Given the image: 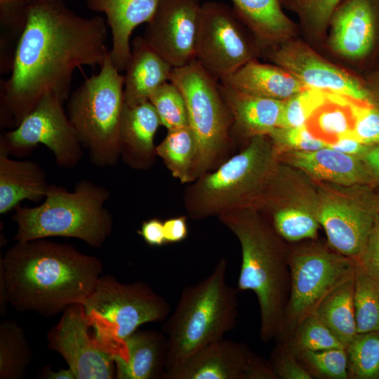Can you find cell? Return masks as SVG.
<instances>
[{"label": "cell", "instance_id": "1", "mask_svg": "<svg viewBox=\"0 0 379 379\" xmlns=\"http://www.w3.org/2000/svg\"><path fill=\"white\" fill-rule=\"evenodd\" d=\"M106 39L100 16H80L63 1L34 0L11 74L1 82V127H17L48 93L62 102L68 100L75 69L103 64L109 54Z\"/></svg>", "mask_w": 379, "mask_h": 379}, {"label": "cell", "instance_id": "2", "mask_svg": "<svg viewBox=\"0 0 379 379\" xmlns=\"http://www.w3.org/2000/svg\"><path fill=\"white\" fill-rule=\"evenodd\" d=\"M102 262L68 244L15 241L0 259V311L54 316L88 300L102 274Z\"/></svg>", "mask_w": 379, "mask_h": 379}, {"label": "cell", "instance_id": "3", "mask_svg": "<svg viewBox=\"0 0 379 379\" xmlns=\"http://www.w3.org/2000/svg\"><path fill=\"white\" fill-rule=\"evenodd\" d=\"M218 218L240 244L237 288L255 293L260 313V336L268 343L280 331L290 295L289 248L255 207L235 210Z\"/></svg>", "mask_w": 379, "mask_h": 379}, {"label": "cell", "instance_id": "4", "mask_svg": "<svg viewBox=\"0 0 379 379\" xmlns=\"http://www.w3.org/2000/svg\"><path fill=\"white\" fill-rule=\"evenodd\" d=\"M227 269L221 258L206 278L182 290L164 325L166 372L235 327L239 303L237 291L227 283Z\"/></svg>", "mask_w": 379, "mask_h": 379}, {"label": "cell", "instance_id": "5", "mask_svg": "<svg viewBox=\"0 0 379 379\" xmlns=\"http://www.w3.org/2000/svg\"><path fill=\"white\" fill-rule=\"evenodd\" d=\"M109 197L107 188L87 180L78 182L72 192L50 184L40 205H18L14 209V240L68 237L100 248L113 227L112 215L105 206Z\"/></svg>", "mask_w": 379, "mask_h": 379}, {"label": "cell", "instance_id": "6", "mask_svg": "<svg viewBox=\"0 0 379 379\" xmlns=\"http://www.w3.org/2000/svg\"><path fill=\"white\" fill-rule=\"evenodd\" d=\"M280 161L267 135L250 138L246 147L207 172L185 194L188 215L194 220L220 215L254 206L273 176Z\"/></svg>", "mask_w": 379, "mask_h": 379}, {"label": "cell", "instance_id": "7", "mask_svg": "<svg viewBox=\"0 0 379 379\" xmlns=\"http://www.w3.org/2000/svg\"><path fill=\"white\" fill-rule=\"evenodd\" d=\"M100 67L69 95L67 114L91 163L106 168L115 166L120 158L124 76L109 54Z\"/></svg>", "mask_w": 379, "mask_h": 379}, {"label": "cell", "instance_id": "8", "mask_svg": "<svg viewBox=\"0 0 379 379\" xmlns=\"http://www.w3.org/2000/svg\"><path fill=\"white\" fill-rule=\"evenodd\" d=\"M84 305L94 338L112 356L121 352L140 326L165 321L171 312L168 301L147 284H124L109 274H102Z\"/></svg>", "mask_w": 379, "mask_h": 379}, {"label": "cell", "instance_id": "9", "mask_svg": "<svg viewBox=\"0 0 379 379\" xmlns=\"http://www.w3.org/2000/svg\"><path fill=\"white\" fill-rule=\"evenodd\" d=\"M170 81L183 95L189 126L197 142L194 181L211 171L228 148L233 119L220 92L219 81L197 60L173 68Z\"/></svg>", "mask_w": 379, "mask_h": 379}, {"label": "cell", "instance_id": "10", "mask_svg": "<svg viewBox=\"0 0 379 379\" xmlns=\"http://www.w3.org/2000/svg\"><path fill=\"white\" fill-rule=\"evenodd\" d=\"M291 288L278 343L287 340L298 324L322 301L355 274L357 262L329 245L310 242L288 249Z\"/></svg>", "mask_w": 379, "mask_h": 379}, {"label": "cell", "instance_id": "11", "mask_svg": "<svg viewBox=\"0 0 379 379\" xmlns=\"http://www.w3.org/2000/svg\"><path fill=\"white\" fill-rule=\"evenodd\" d=\"M314 182L319 191V222L328 244L357 262L379 215L378 189L372 185Z\"/></svg>", "mask_w": 379, "mask_h": 379}, {"label": "cell", "instance_id": "12", "mask_svg": "<svg viewBox=\"0 0 379 379\" xmlns=\"http://www.w3.org/2000/svg\"><path fill=\"white\" fill-rule=\"evenodd\" d=\"M317 183L305 173L280 161L263 194L253 206L284 240L314 239L319 222Z\"/></svg>", "mask_w": 379, "mask_h": 379}, {"label": "cell", "instance_id": "13", "mask_svg": "<svg viewBox=\"0 0 379 379\" xmlns=\"http://www.w3.org/2000/svg\"><path fill=\"white\" fill-rule=\"evenodd\" d=\"M62 104L53 93L45 94L17 127L1 134L0 148L22 157L42 144L52 152L58 166L74 167L83 157V147Z\"/></svg>", "mask_w": 379, "mask_h": 379}, {"label": "cell", "instance_id": "14", "mask_svg": "<svg viewBox=\"0 0 379 379\" xmlns=\"http://www.w3.org/2000/svg\"><path fill=\"white\" fill-rule=\"evenodd\" d=\"M244 24L226 4L211 1L201 5L195 59L218 81L255 59V48L245 34Z\"/></svg>", "mask_w": 379, "mask_h": 379}, {"label": "cell", "instance_id": "15", "mask_svg": "<svg viewBox=\"0 0 379 379\" xmlns=\"http://www.w3.org/2000/svg\"><path fill=\"white\" fill-rule=\"evenodd\" d=\"M91 331L84 305H70L48 332V347L62 357L76 379L115 378L112 356L99 346Z\"/></svg>", "mask_w": 379, "mask_h": 379}, {"label": "cell", "instance_id": "16", "mask_svg": "<svg viewBox=\"0 0 379 379\" xmlns=\"http://www.w3.org/2000/svg\"><path fill=\"white\" fill-rule=\"evenodd\" d=\"M200 0H160L144 38L173 68L195 59Z\"/></svg>", "mask_w": 379, "mask_h": 379}, {"label": "cell", "instance_id": "17", "mask_svg": "<svg viewBox=\"0 0 379 379\" xmlns=\"http://www.w3.org/2000/svg\"><path fill=\"white\" fill-rule=\"evenodd\" d=\"M267 55L307 88L378 105L373 94L358 79L300 43L282 44L271 48Z\"/></svg>", "mask_w": 379, "mask_h": 379}, {"label": "cell", "instance_id": "18", "mask_svg": "<svg viewBox=\"0 0 379 379\" xmlns=\"http://www.w3.org/2000/svg\"><path fill=\"white\" fill-rule=\"evenodd\" d=\"M255 354L245 344L223 338L168 370L164 379H248Z\"/></svg>", "mask_w": 379, "mask_h": 379}, {"label": "cell", "instance_id": "19", "mask_svg": "<svg viewBox=\"0 0 379 379\" xmlns=\"http://www.w3.org/2000/svg\"><path fill=\"white\" fill-rule=\"evenodd\" d=\"M377 0H343L331 18L330 44L337 53L350 59L366 55L375 37Z\"/></svg>", "mask_w": 379, "mask_h": 379}, {"label": "cell", "instance_id": "20", "mask_svg": "<svg viewBox=\"0 0 379 379\" xmlns=\"http://www.w3.org/2000/svg\"><path fill=\"white\" fill-rule=\"evenodd\" d=\"M279 159L302 171L316 182L342 186L374 185L360 157L346 154L328 147L309 152L281 151L279 152Z\"/></svg>", "mask_w": 379, "mask_h": 379}, {"label": "cell", "instance_id": "21", "mask_svg": "<svg viewBox=\"0 0 379 379\" xmlns=\"http://www.w3.org/2000/svg\"><path fill=\"white\" fill-rule=\"evenodd\" d=\"M160 0H87L88 8L104 13L111 29L112 46L109 55L119 72L124 71L131 56L133 31L154 16Z\"/></svg>", "mask_w": 379, "mask_h": 379}, {"label": "cell", "instance_id": "22", "mask_svg": "<svg viewBox=\"0 0 379 379\" xmlns=\"http://www.w3.org/2000/svg\"><path fill=\"white\" fill-rule=\"evenodd\" d=\"M161 125L159 116L149 101L124 105L119 128L120 157L132 168L145 169L154 163V138Z\"/></svg>", "mask_w": 379, "mask_h": 379}, {"label": "cell", "instance_id": "23", "mask_svg": "<svg viewBox=\"0 0 379 379\" xmlns=\"http://www.w3.org/2000/svg\"><path fill=\"white\" fill-rule=\"evenodd\" d=\"M166 338L154 330H137L113 355L117 379L163 378L166 373Z\"/></svg>", "mask_w": 379, "mask_h": 379}, {"label": "cell", "instance_id": "24", "mask_svg": "<svg viewBox=\"0 0 379 379\" xmlns=\"http://www.w3.org/2000/svg\"><path fill=\"white\" fill-rule=\"evenodd\" d=\"M173 67L147 42L134 38L124 76V100L126 105L149 100L152 92L171 79Z\"/></svg>", "mask_w": 379, "mask_h": 379}, {"label": "cell", "instance_id": "25", "mask_svg": "<svg viewBox=\"0 0 379 379\" xmlns=\"http://www.w3.org/2000/svg\"><path fill=\"white\" fill-rule=\"evenodd\" d=\"M0 148V214H6L25 199H44L50 184L44 170L36 162L14 160Z\"/></svg>", "mask_w": 379, "mask_h": 379}, {"label": "cell", "instance_id": "26", "mask_svg": "<svg viewBox=\"0 0 379 379\" xmlns=\"http://www.w3.org/2000/svg\"><path fill=\"white\" fill-rule=\"evenodd\" d=\"M219 87L232 116V128L251 138L280 126L285 100L245 93L220 81Z\"/></svg>", "mask_w": 379, "mask_h": 379}, {"label": "cell", "instance_id": "27", "mask_svg": "<svg viewBox=\"0 0 379 379\" xmlns=\"http://www.w3.org/2000/svg\"><path fill=\"white\" fill-rule=\"evenodd\" d=\"M241 92L286 100L307 88L279 66L263 64L253 59L220 81Z\"/></svg>", "mask_w": 379, "mask_h": 379}, {"label": "cell", "instance_id": "28", "mask_svg": "<svg viewBox=\"0 0 379 379\" xmlns=\"http://www.w3.org/2000/svg\"><path fill=\"white\" fill-rule=\"evenodd\" d=\"M232 8L256 37L266 44L278 41L293 25L281 8L280 0H231Z\"/></svg>", "mask_w": 379, "mask_h": 379}, {"label": "cell", "instance_id": "29", "mask_svg": "<svg viewBox=\"0 0 379 379\" xmlns=\"http://www.w3.org/2000/svg\"><path fill=\"white\" fill-rule=\"evenodd\" d=\"M354 276L333 290L314 313L345 347L358 333L354 307Z\"/></svg>", "mask_w": 379, "mask_h": 379}, {"label": "cell", "instance_id": "30", "mask_svg": "<svg viewBox=\"0 0 379 379\" xmlns=\"http://www.w3.org/2000/svg\"><path fill=\"white\" fill-rule=\"evenodd\" d=\"M351 102V98L328 92L327 100L309 119L307 128L315 138L328 145L342 137L352 136Z\"/></svg>", "mask_w": 379, "mask_h": 379}, {"label": "cell", "instance_id": "31", "mask_svg": "<svg viewBox=\"0 0 379 379\" xmlns=\"http://www.w3.org/2000/svg\"><path fill=\"white\" fill-rule=\"evenodd\" d=\"M197 142L190 127L168 130L164 139L156 147V153L171 173L182 183L194 181L197 158Z\"/></svg>", "mask_w": 379, "mask_h": 379}, {"label": "cell", "instance_id": "32", "mask_svg": "<svg viewBox=\"0 0 379 379\" xmlns=\"http://www.w3.org/2000/svg\"><path fill=\"white\" fill-rule=\"evenodd\" d=\"M32 359V350L21 326L15 321L0 324V379H21Z\"/></svg>", "mask_w": 379, "mask_h": 379}, {"label": "cell", "instance_id": "33", "mask_svg": "<svg viewBox=\"0 0 379 379\" xmlns=\"http://www.w3.org/2000/svg\"><path fill=\"white\" fill-rule=\"evenodd\" d=\"M353 298L357 333L379 331V279L357 265Z\"/></svg>", "mask_w": 379, "mask_h": 379}, {"label": "cell", "instance_id": "34", "mask_svg": "<svg viewBox=\"0 0 379 379\" xmlns=\"http://www.w3.org/2000/svg\"><path fill=\"white\" fill-rule=\"evenodd\" d=\"M346 352L349 379H379V331L357 333Z\"/></svg>", "mask_w": 379, "mask_h": 379}, {"label": "cell", "instance_id": "35", "mask_svg": "<svg viewBox=\"0 0 379 379\" xmlns=\"http://www.w3.org/2000/svg\"><path fill=\"white\" fill-rule=\"evenodd\" d=\"M296 355L304 351H319L346 347L315 314L306 317L285 342L278 343Z\"/></svg>", "mask_w": 379, "mask_h": 379}, {"label": "cell", "instance_id": "36", "mask_svg": "<svg viewBox=\"0 0 379 379\" xmlns=\"http://www.w3.org/2000/svg\"><path fill=\"white\" fill-rule=\"evenodd\" d=\"M161 125L167 131L189 126L187 107L179 88L168 81L155 89L149 98Z\"/></svg>", "mask_w": 379, "mask_h": 379}, {"label": "cell", "instance_id": "37", "mask_svg": "<svg viewBox=\"0 0 379 379\" xmlns=\"http://www.w3.org/2000/svg\"><path fill=\"white\" fill-rule=\"evenodd\" d=\"M295 356L313 378L349 379L345 347L304 351Z\"/></svg>", "mask_w": 379, "mask_h": 379}, {"label": "cell", "instance_id": "38", "mask_svg": "<svg viewBox=\"0 0 379 379\" xmlns=\"http://www.w3.org/2000/svg\"><path fill=\"white\" fill-rule=\"evenodd\" d=\"M328 92L306 88L285 100L279 127L305 125L314 112L328 98Z\"/></svg>", "mask_w": 379, "mask_h": 379}, {"label": "cell", "instance_id": "39", "mask_svg": "<svg viewBox=\"0 0 379 379\" xmlns=\"http://www.w3.org/2000/svg\"><path fill=\"white\" fill-rule=\"evenodd\" d=\"M34 0H0L1 49L18 41L27 25L29 6ZM1 31V32H3Z\"/></svg>", "mask_w": 379, "mask_h": 379}, {"label": "cell", "instance_id": "40", "mask_svg": "<svg viewBox=\"0 0 379 379\" xmlns=\"http://www.w3.org/2000/svg\"><path fill=\"white\" fill-rule=\"evenodd\" d=\"M352 136L368 145H379V105L352 98Z\"/></svg>", "mask_w": 379, "mask_h": 379}, {"label": "cell", "instance_id": "41", "mask_svg": "<svg viewBox=\"0 0 379 379\" xmlns=\"http://www.w3.org/2000/svg\"><path fill=\"white\" fill-rule=\"evenodd\" d=\"M267 135L278 152L286 150L314 151L328 146L326 142L315 138L306 125L290 128L278 127Z\"/></svg>", "mask_w": 379, "mask_h": 379}, {"label": "cell", "instance_id": "42", "mask_svg": "<svg viewBox=\"0 0 379 379\" xmlns=\"http://www.w3.org/2000/svg\"><path fill=\"white\" fill-rule=\"evenodd\" d=\"M343 0H286L288 8L296 12L309 27L324 30L329 24L336 7Z\"/></svg>", "mask_w": 379, "mask_h": 379}, {"label": "cell", "instance_id": "43", "mask_svg": "<svg viewBox=\"0 0 379 379\" xmlns=\"http://www.w3.org/2000/svg\"><path fill=\"white\" fill-rule=\"evenodd\" d=\"M277 379H312L295 354L281 345L273 349L270 359Z\"/></svg>", "mask_w": 379, "mask_h": 379}, {"label": "cell", "instance_id": "44", "mask_svg": "<svg viewBox=\"0 0 379 379\" xmlns=\"http://www.w3.org/2000/svg\"><path fill=\"white\" fill-rule=\"evenodd\" d=\"M357 265L370 276L379 279V215Z\"/></svg>", "mask_w": 379, "mask_h": 379}, {"label": "cell", "instance_id": "45", "mask_svg": "<svg viewBox=\"0 0 379 379\" xmlns=\"http://www.w3.org/2000/svg\"><path fill=\"white\" fill-rule=\"evenodd\" d=\"M138 233L149 246H161L166 244L164 222L158 218H154L144 221Z\"/></svg>", "mask_w": 379, "mask_h": 379}, {"label": "cell", "instance_id": "46", "mask_svg": "<svg viewBox=\"0 0 379 379\" xmlns=\"http://www.w3.org/2000/svg\"><path fill=\"white\" fill-rule=\"evenodd\" d=\"M164 232L166 244L183 241L188 234L187 218L179 216L164 221Z\"/></svg>", "mask_w": 379, "mask_h": 379}, {"label": "cell", "instance_id": "47", "mask_svg": "<svg viewBox=\"0 0 379 379\" xmlns=\"http://www.w3.org/2000/svg\"><path fill=\"white\" fill-rule=\"evenodd\" d=\"M371 145L364 144L352 136H345L339 138L327 147L342 153L360 157Z\"/></svg>", "mask_w": 379, "mask_h": 379}, {"label": "cell", "instance_id": "48", "mask_svg": "<svg viewBox=\"0 0 379 379\" xmlns=\"http://www.w3.org/2000/svg\"><path fill=\"white\" fill-rule=\"evenodd\" d=\"M360 158L366 166L374 185L377 187L379 186V145H371Z\"/></svg>", "mask_w": 379, "mask_h": 379}, {"label": "cell", "instance_id": "49", "mask_svg": "<svg viewBox=\"0 0 379 379\" xmlns=\"http://www.w3.org/2000/svg\"><path fill=\"white\" fill-rule=\"evenodd\" d=\"M42 378L47 379H76L75 375L69 367L67 369H59L53 371L48 367L43 371Z\"/></svg>", "mask_w": 379, "mask_h": 379}, {"label": "cell", "instance_id": "50", "mask_svg": "<svg viewBox=\"0 0 379 379\" xmlns=\"http://www.w3.org/2000/svg\"><path fill=\"white\" fill-rule=\"evenodd\" d=\"M48 1H63L64 0H48Z\"/></svg>", "mask_w": 379, "mask_h": 379}, {"label": "cell", "instance_id": "51", "mask_svg": "<svg viewBox=\"0 0 379 379\" xmlns=\"http://www.w3.org/2000/svg\"><path fill=\"white\" fill-rule=\"evenodd\" d=\"M286 0H280L281 3H284Z\"/></svg>", "mask_w": 379, "mask_h": 379}, {"label": "cell", "instance_id": "52", "mask_svg": "<svg viewBox=\"0 0 379 379\" xmlns=\"http://www.w3.org/2000/svg\"><path fill=\"white\" fill-rule=\"evenodd\" d=\"M378 197H379V189L378 190Z\"/></svg>", "mask_w": 379, "mask_h": 379}]
</instances>
